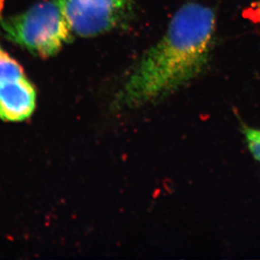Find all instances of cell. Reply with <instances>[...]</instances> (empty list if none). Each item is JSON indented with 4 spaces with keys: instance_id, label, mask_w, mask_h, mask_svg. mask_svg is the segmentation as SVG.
<instances>
[{
    "instance_id": "cell-1",
    "label": "cell",
    "mask_w": 260,
    "mask_h": 260,
    "mask_svg": "<svg viewBox=\"0 0 260 260\" xmlns=\"http://www.w3.org/2000/svg\"><path fill=\"white\" fill-rule=\"evenodd\" d=\"M216 13L202 3H184L162 37L139 60L120 92L127 106L161 101L199 78L216 44Z\"/></svg>"
},
{
    "instance_id": "cell-2",
    "label": "cell",
    "mask_w": 260,
    "mask_h": 260,
    "mask_svg": "<svg viewBox=\"0 0 260 260\" xmlns=\"http://www.w3.org/2000/svg\"><path fill=\"white\" fill-rule=\"evenodd\" d=\"M0 32L42 58L58 53L74 37L60 0H41L23 12L0 17Z\"/></svg>"
},
{
    "instance_id": "cell-3",
    "label": "cell",
    "mask_w": 260,
    "mask_h": 260,
    "mask_svg": "<svg viewBox=\"0 0 260 260\" xmlns=\"http://www.w3.org/2000/svg\"><path fill=\"white\" fill-rule=\"evenodd\" d=\"M138 0H60L74 36L105 34L116 27Z\"/></svg>"
},
{
    "instance_id": "cell-4",
    "label": "cell",
    "mask_w": 260,
    "mask_h": 260,
    "mask_svg": "<svg viewBox=\"0 0 260 260\" xmlns=\"http://www.w3.org/2000/svg\"><path fill=\"white\" fill-rule=\"evenodd\" d=\"M37 92L19 62L0 69V119L22 121L31 116Z\"/></svg>"
},
{
    "instance_id": "cell-5",
    "label": "cell",
    "mask_w": 260,
    "mask_h": 260,
    "mask_svg": "<svg viewBox=\"0 0 260 260\" xmlns=\"http://www.w3.org/2000/svg\"><path fill=\"white\" fill-rule=\"evenodd\" d=\"M241 132L253 158L260 162V128L252 127L240 120Z\"/></svg>"
},
{
    "instance_id": "cell-6",
    "label": "cell",
    "mask_w": 260,
    "mask_h": 260,
    "mask_svg": "<svg viewBox=\"0 0 260 260\" xmlns=\"http://www.w3.org/2000/svg\"><path fill=\"white\" fill-rule=\"evenodd\" d=\"M249 14H250L249 17L254 18V20L256 21L257 20H259L260 21V0H258L255 4H253L252 5Z\"/></svg>"
}]
</instances>
